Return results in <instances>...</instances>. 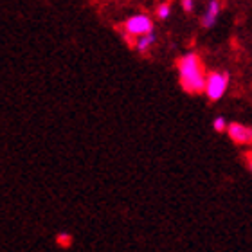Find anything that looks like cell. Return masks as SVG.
<instances>
[{"label": "cell", "mask_w": 252, "mask_h": 252, "mask_svg": "<svg viewBox=\"0 0 252 252\" xmlns=\"http://www.w3.org/2000/svg\"><path fill=\"white\" fill-rule=\"evenodd\" d=\"M179 67V78L182 89L189 94H198L205 90V81L207 76L204 72V65L200 62L198 54L188 53L177 63Z\"/></svg>", "instance_id": "obj_1"}, {"label": "cell", "mask_w": 252, "mask_h": 252, "mask_svg": "<svg viewBox=\"0 0 252 252\" xmlns=\"http://www.w3.org/2000/svg\"><path fill=\"white\" fill-rule=\"evenodd\" d=\"M227 85H229V76L225 72H216V70H213V72L207 74L204 92L211 101H218L221 99V95L225 94Z\"/></svg>", "instance_id": "obj_2"}, {"label": "cell", "mask_w": 252, "mask_h": 252, "mask_svg": "<svg viewBox=\"0 0 252 252\" xmlns=\"http://www.w3.org/2000/svg\"><path fill=\"white\" fill-rule=\"evenodd\" d=\"M125 31L128 38H141L153 32V20L148 15H135L128 18L125 24Z\"/></svg>", "instance_id": "obj_3"}, {"label": "cell", "mask_w": 252, "mask_h": 252, "mask_svg": "<svg viewBox=\"0 0 252 252\" xmlns=\"http://www.w3.org/2000/svg\"><path fill=\"white\" fill-rule=\"evenodd\" d=\"M227 133L236 144H252V128L240 123H231L227 128Z\"/></svg>", "instance_id": "obj_4"}, {"label": "cell", "mask_w": 252, "mask_h": 252, "mask_svg": "<svg viewBox=\"0 0 252 252\" xmlns=\"http://www.w3.org/2000/svg\"><path fill=\"white\" fill-rule=\"evenodd\" d=\"M220 11H221L220 2H218V0H211L209 5H207V9H205L204 18H202V26H204L205 29H211V27L216 24V20H218Z\"/></svg>", "instance_id": "obj_5"}, {"label": "cell", "mask_w": 252, "mask_h": 252, "mask_svg": "<svg viewBox=\"0 0 252 252\" xmlns=\"http://www.w3.org/2000/svg\"><path fill=\"white\" fill-rule=\"evenodd\" d=\"M155 43V34L153 32H150V34H146V36H141L139 40L135 42V47H137V51L141 54H144V53H148L150 49H152V45Z\"/></svg>", "instance_id": "obj_6"}, {"label": "cell", "mask_w": 252, "mask_h": 252, "mask_svg": "<svg viewBox=\"0 0 252 252\" xmlns=\"http://www.w3.org/2000/svg\"><path fill=\"white\" fill-rule=\"evenodd\" d=\"M169 15H171V7H169L168 2H164V4H160L157 7V16L160 20H168Z\"/></svg>", "instance_id": "obj_7"}, {"label": "cell", "mask_w": 252, "mask_h": 252, "mask_svg": "<svg viewBox=\"0 0 252 252\" xmlns=\"http://www.w3.org/2000/svg\"><path fill=\"white\" fill-rule=\"evenodd\" d=\"M56 242H58L60 247H70V243H72V236L67 234V232H62V234H58Z\"/></svg>", "instance_id": "obj_8"}, {"label": "cell", "mask_w": 252, "mask_h": 252, "mask_svg": "<svg viewBox=\"0 0 252 252\" xmlns=\"http://www.w3.org/2000/svg\"><path fill=\"white\" fill-rule=\"evenodd\" d=\"M213 128H215V131H225L229 128V125H227L223 117H216L215 121H213Z\"/></svg>", "instance_id": "obj_9"}, {"label": "cell", "mask_w": 252, "mask_h": 252, "mask_svg": "<svg viewBox=\"0 0 252 252\" xmlns=\"http://www.w3.org/2000/svg\"><path fill=\"white\" fill-rule=\"evenodd\" d=\"M180 4H182V9L186 13H191L193 11V0H180Z\"/></svg>", "instance_id": "obj_10"}, {"label": "cell", "mask_w": 252, "mask_h": 252, "mask_svg": "<svg viewBox=\"0 0 252 252\" xmlns=\"http://www.w3.org/2000/svg\"><path fill=\"white\" fill-rule=\"evenodd\" d=\"M245 158H247V164H249V168H251V171H252V152H249L247 155H245Z\"/></svg>", "instance_id": "obj_11"}]
</instances>
